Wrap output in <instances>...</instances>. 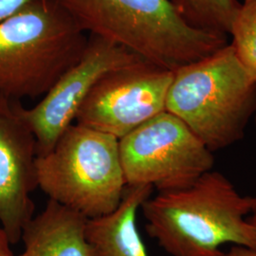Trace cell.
I'll list each match as a JSON object with an SVG mask.
<instances>
[{
	"mask_svg": "<svg viewBox=\"0 0 256 256\" xmlns=\"http://www.w3.org/2000/svg\"><path fill=\"white\" fill-rule=\"evenodd\" d=\"M22 104L0 95V224L12 245L34 216L36 140L21 113Z\"/></svg>",
	"mask_w": 256,
	"mask_h": 256,
	"instance_id": "9",
	"label": "cell"
},
{
	"mask_svg": "<svg viewBox=\"0 0 256 256\" xmlns=\"http://www.w3.org/2000/svg\"><path fill=\"white\" fill-rule=\"evenodd\" d=\"M250 206L252 196L212 170L186 188L148 198L140 209L147 234L170 256H224L225 244L256 248Z\"/></svg>",
	"mask_w": 256,
	"mask_h": 256,
	"instance_id": "1",
	"label": "cell"
},
{
	"mask_svg": "<svg viewBox=\"0 0 256 256\" xmlns=\"http://www.w3.org/2000/svg\"><path fill=\"white\" fill-rule=\"evenodd\" d=\"M230 34L238 59L256 80V0L240 4Z\"/></svg>",
	"mask_w": 256,
	"mask_h": 256,
	"instance_id": "13",
	"label": "cell"
},
{
	"mask_svg": "<svg viewBox=\"0 0 256 256\" xmlns=\"http://www.w3.org/2000/svg\"><path fill=\"white\" fill-rule=\"evenodd\" d=\"M144 60L126 48L90 36L81 59L68 68L30 108H21L24 120L36 140L37 156L48 153L77 112L95 84L111 70Z\"/></svg>",
	"mask_w": 256,
	"mask_h": 256,
	"instance_id": "8",
	"label": "cell"
},
{
	"mask_svg": "<svg viewBox=\"0 0 256 256\" xmlns=\"http://www.w3.org/2000/svg\"><path fill=\"white\" fill-rule=\"evenodd\" d=\"M224 256H256V248L232 245Z\"/></svg>",
	"mask_w": 256,
	"mask_h": 256,
	"instance_id": "16",
	"label": "cell"
},
{
	"mask_svg": "<svg viewBox=\"0 0 256 256\" xmlns=\"http://www.w3.org/2000/svg\"><path fill=\"white\" fill-rule=\"evenodd\" d=\"M173 76L146 60L111 70L92 88L75 124L120 140L165 111Z\"/></svg>",
	"mask_w": 256,
	"mask_h": 256,
	"instance_id": "7",
	"label": "cell"
},
{
	"mask_svg": "<svg viewBox=\"0 0 256 256\" xmlns=\"http://www.w3.org/2000/svg\"><path fill=\"white\" fill-rule=\"evenodd\" d=\"M86 222L74 210L48 200L26 225L21 240L32 256H93Z\"/></svg>",
	"mask_w": 256,
	"mask_h": 256,
	"instance_id": "10",
	"label": "cell"
},
{
	"mask_svg": "<svg viewBox=\"0 0 256 256\" xmlns=\"http://www.w3.org/2000/svg\"><path fill=\"white\" fill-rule=\"evenodd\" d=\"M10 246L8 236L0 224V256H14Z\"/></svg>",
	"mask_w": 256,
	"mask_h": 256,
	"instance_id": "15",
	"label": "cell"
},
{
	"mask_svg": "<svg viewBox=\"0 0 256 256\" xmlns=\"http://www.w3.org/2000/svg\"><path fill=\"white\" fill-rule=\"evenodd\" d=\"M32 0H0V22L8 18Z\"/></svg>",
	"mask_w": 256,
	"mask_h": 256,
	"instance_id": "14",
	"label": "cell"
},
{
	"mask_svg": "<svg viewBox=\"0 0 256 256\" xmlns=\"http://www.w3.org/2000/svg\"><path fill=\"white\" fill-rule=\"evenodd\" d=\"M90 36L174 72L228 45L227 36L189 26L171 0H58Z\"/></svg>",
	"mask_w": 256,
	"mask_h": 256,
	"instance_id": "2",
	"label": "cell"
},
{
	"mask_svg": "<svg viewBox=\"0 0 256 256\" xmlns=\"http://www.w3.org/2000/svg\"><path fill=\"white\" fill-rule=\"evenodd\" d=\"M254 120H256V119H254Z\"/></svg>",
	"mask_w": 256,
	"mask_h": 256,
	"instance_id": "19",
	"label": "cell"
},
{
	"mask_svg": "<svg viewBox=\"0 0 256 256\" xmlns=\"http://www.w3.org/2000/svg\"><path fill=\"white\" fill-rule=\"evenodd\" d=\"M37 188L88 220L112 214L128 187L119 140L72 124L45 155L37 156Z\"/></svg>",
	"mask_w": 256,
	"mask_h": 256,
	"instance_id": "5",
	"label": "cell"
},
{
	"mask_svg": "<svg viewBox=\"0 0 256 256\" xmlns=\"http://www.w3.org/2000/svg\"><path fill=\"white\" fill-rule=\"evenodd\" d=\"M192 28L203 32L230 34L240 4L238 0H171Z\"/></svg>",
	"mask_w": 256,
	"mask_h": 256,
	"instance_id": "12",
	"label": "cell"
},
{
	"mask_svg": "<svg viewBox=\"0 0 256 256\" xmlns=\"http://www.w3.org/2000/svg\"><path fill=\"white\" fill-rule=\"evenodd\" d=\"M153 187L128 186L119 207L108 216L88 220L86 236L93 256H148L137 227L138 212Z\"/></svg>",
	"mask_w": 256,
	"mask_h": 256,
	"instance_id": "11",
	"label": "cell"
},
{
	"mask_svg": "<svg viewBox=\"0 0 256 256\" xmlns=\"http://www.w3.org/2000/svg\"><path fill=\"white\" fill-rule=\"evenodd\" d=\"M119 150L126 185L158 192L186 188L214 165L210 149L166 110L119 140Z\"/></svg>",
	"mask_w": 256,
	"mask_h": 256,
	"instance_id": "6",
	"label": "cell"
},
{
	"mask_svg": "<svg viewBox=\"0 0 256 256\" xmlns=\"http://www.w3.org/2000/svg\"><path fill=\"white\" fill-rule=\"evenodd\" d=\"M88 37L58 0H32L0 22V95L43 97L82 57Z\"/></svg>",
	"mask_w": 256,
	"mask_h": 256,
	"instance_id": "3",
	"label": "cell"
},
{
	"mask_svg": "<svg viewBox=\"0 0 256 256\" xmlns=\"http://www.w3.org/2000/svg\"><path fill=\"white\" fill-rule=\"evenodd\" d=\"M248 216L250 218H248V220L256 232V194L254 196H252V206Z\"/></svg>",
	"mask_w": 256,
	"mask_h": 256,
	"instance_id": "17",
	"label": "cell"
},
{
	"mask_svg": "<svg viewBox=\"0 0 256 256\" xmlns=\"http://www.w3.org/2000/svg\"><path fill=\"white\" fill-rule=\"evenodd\" d=\"M19 256H32V254H30L28 252H27V250H24V252Z\"/></svg>",
	"mask_w": 256,
	"mask_h": 256,
	"instance_id": "18",
	"label": "cell"
},
{
	"mask_svg": "<svg viewBox=\"0 0 256 256\" xmlns=\"http://www.w3.org/2000/svg\"><path fill=\"white\" fill-rule=\"evenodd\" d=\"M165 110L214 153L241 140L256 112V80L232 45L174 72Z\"/></svg>",
	"mask_w": 256,
	"mask_h": 256,
	"instance_id": "4",
	"label": "cell"
}]
</instances>
